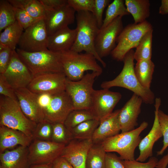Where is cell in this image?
I'll use <instances>...</instances> for the list:
<instances>
[{
    "label": "cell",
    "mask_w": 168,
    "mask_h": 168,
    "mask_svg": "<svg viewBox=\"0 0 168 168\" xmlns=\"http://www.w3.org/2000/svg\"><path fill=\"white\" fill-rule=\"evenodd\" d=\"M76 36L71 50L81 53L83 51L93 55L104 68L106 63L98 55L95 47V40L99 28L95 18L90 12H77Z\"/></svg>",
    "instance_id": "cell-1"
},
{
    "label": "cell",
    "mask_w": 168,
    "mask_h": 168,
    "mask_svg": "<svg viewBox=\"0 0 168 168\" xmlns=\"http://www.w3.org/2000/svg\"><path fill=\"white\" fill-rule=\"evenodd\" d=\"M134 51L132 49L125 55L123 61L124 65L121 71L114 79L102 82L100 87L102 89H109L117 86L123 87L133 92L140 97L143 102L146 104H152L155 95L150 89L143 87L138 81L134 71L133 57Z\"/></svg>",
    "instance_id": "cell-2"
},
{
    "label": "cell",
    "mask_w": 168,
    "mask_h": 168,
    "mask_svg": "<svg viewBox=\"0 0 168 168\" xmlns=\"http://www.w3.org/2000/svg\"><path fill=\"white\" fill-rule=\"evenodd\" d=\"M58 53L64 73L69 80H80L87 71L98 72L101 74L102 73V68L91 54L78 53L71 50Z\"/></svg>",
    "instance_id": "cell-3"
},
{
    "label": "cell",
    "mask_w": 168,
    "mask_h": 168,
    "mask_svg": "<svg viewBox=\"0 0 168 168\" xmlns=\"http://www.w3.org/2000/svg\"><path fill=\"white\" fill-rule=\"evenodd\" d=\"M16 50L34 77L50 73L64 72L58 52L48 49L29 52L18 48Z\"/></svg>",
    "instance_id": "cell-4"
},
{
    "label": "cell",
    "mask_w": 168,
    "mask_h": 168,
    "mask_svg": "<svg viewBox=\"0 0 168 168\" xmlns=\"http://www.w3.org/2000/svg\"><path fill=\"white\" fill-rule=\"evenodd\" d=\"M37 124L25 115L17 100L0 96V126L19 130L33 138Z\"/></svg>",
    "instance_id": "cell-5"
},
{
    "label": "cell",
    "mask_w": 168,
    "mask_h": 168,
    "mask_svg": "<svg viewBox=\"0 0 168 168\" xmlns=\"http://www.w3.org/2000/svg\"><path fill=\"white\" fill-rule=\"evenodd\" d=\"M148 125L147 122L143 121L137 128L107 138L101 144L106 152H115L123 160L133 161L135 149L141 140L140 135Z\"/></svg>",
    "instance_id": "cell-6"
},
{
    "label": "cell",
    "mask_w": 168,
    "mask_h": 168,
    "mask_svg": "<svg viewBox=\"0 0 168 168\" xmlns=\"http://www.w3.org/2000/svg\"><path fill=\"white\" fill-rule=\"evenodd\" d=\"M153 30L152 24L147 21L138 24H130L126 26L118 36L117 44L111 53L113 58L123 61L126 54L136 48L144 36Z\"/></svg>",
    "instance_id": "cell-7"
},
{
    "label": "cell",
    "mask_w": 168,
    "mask_h": 168,
    "mask_svg": "<svg viewBox=\"0 0 168 168\" xmlns=\"http://www.w3.org/2000/svg\"><path fill=\"white\" fill-rule=\"evenodd\" d=\"M100 75L92 72L84 75L78 81L68 79L65 91L72 100L74 110H90L94 82L96 78Z\"/></svg>",
    "instance_id": "cell-8"
},
{
    "label": "cell",
    "mask_w": 168,
    "mask_h": 168,
    "mask_svg": "<svg viewBox=\"0 0 168 168\" xmlns=\"http://www.w3.org/2000/svg\"><path fill=\"white\" fill-rule=\"evenodd\" d=\"M48 37L42 18L25 30L18 44V48L29 52L47 50Z\"/></svg>",
    "instance_id": "cell-9"
},
{
    "label": "cell",
    "mask_w": 168,
    "mask_h": 168,
    "mask_svg": "<svg viewBox=\"0 0 168 168\" xmlns=\"http://www.w3.org/2000/svg\"><path fill=\"white\" fill-rule=\"evenodd\" d=\"M65 145L51 141L33 139L28 147L30 165L53 163L61 156Z\"/></svg>",
    "instance_id": "cell-10"
},
{
    "label": "cell",
    "mask_w": 168,
    "mask_h": 168,
    "mask_svg": "<svg viewBox=\"0 0 168 168\" xmlns=\"http://www.w3.org/2000/svg\"><path fill=\"white\" fill-rule=\"evenodd\" d=\"M123 29L122 17L118 16L107 26L100 29L95 39V47L101 58L110 54Z\"/></svg>",
    "instance_id": "cell-11"
},
{
    "label": "cell",
    "mask_w": 168,
    "mask_h": 168,
    "mask_svg": "<svg viewBox=\"0 0 168 168\" xmlns=\"http://www.w3.org/2000/svg\"><path fill=\"white\" fill-rule=\"evenodd\" d=\"M67 80L64 72L41 75L34 77L27 88L37 94L53 95L65 91Z\"/></svg>",
    "instance_id": "cell-12"
},
{
    "label": "cell",
    "mask_w": 168,
    "mask_h": 168,
    "mask_svg": "<svg viewBox=\"0 0 168 168\" xmlns=\"http://www.w3.org/2000/svg\"><path fill=\"white\" fill-rule=\"evenodd\" d=\"M121 97V93L109 89L94 90L91 96L90 110L96 119L100 121L113 112Z\"/></svg>",
    "instance_id": "cell-13"
},
{
    "label": "cell",
    "mask_w": 168,
    "mask_h": 168,
    "mask_svg": "<svg viewBox=\"0 0 168 168\" xmlns=\"http://www.w3.org/2000/svg\"><path fill=\"white\" fill-rule=\"evenodd\" d=\"M73 110L72 100L65 91L52 95L50 103L43 109L44 120L51 124L64 123Z\"/></svg>",
    "instance_id": "cell-14"
},
{
    "label": "cell",
    "mask_w": 168,
    "mask_h": 168,
    "mask_svg": "<svg viewBox=\"0 0 168 168\" xmlns=\"http://www.w3.org/2000/svg\"><path fill=\"white\" fill-rule=\"evenodd\" d=\"M2 74L15 90L27 87L34 78L28 68L20 58L16 50L13 51L8 67Z\"/></svg>",
    "instance_id": "cell-15"
},
{
    "label": "cell",
    "mask_w": 168,
    "mask_h": 168,
    "mask_svg": "<svg viewBox=\"0 0 168 168\" xmlns=\"http://www.w3.org/2000/svg\"><path fill=\"white\" fill-rule=\"evenodd\" d=\"M75 12L67 3L54 9L45 10L44 19L48 35L73 24Z\"/></svg>",
    "instance_id": "cell-16"
},
{
    "label": "cell",
    "mask_w": 168,
    "mask_h": 168,
    "mask_svg": "<svg viewBox=\"0 0 168 168\" xmlns=\"http://www.w3.org/2000/svg\"><path fill=\"white\" fill-rule=\"evenodd\" d=\"M93 144L91 139H72L65 145L61 156L73 168H85L87 155Z\"/></svg>",
    "instance_id": "cell-17"
},
{
    "label": "cell",
    "mask_w": 168,
    "mask_h": 168,
    "mask_svg": "<svg viewBox=\"0 0 168 168\" xmlns=\"http://www.w3.org/2000/svg\"><path fill=\"white\" fill-rule=\"evenodd\" d=\"M15 93L22 111L28 119L37 124L44 120L43 110L38 102L39 94L27 87L16 90Z\"/></svg>",
    "instance_id": "cell-18"
},
{
    "label": "cell",
    "mask_w": 168,
    "mask_h": 168,
    "mask_svg": "<svg viewBox=\"0 0 168 168\" xmlns=\"http://www.w3.org/2000/svg\"><path fill=\"white\" fill-rule=\"evenodd\" d=\"M143 102L141 97L133 93L129 100L120 109L119 123L121 133L134 129L138 125V118Z\"/></svg>",
    "instance_id": "cell-19"
},
{
    "label": "cell",
    "mask_w": 168,
    "mask_h": 168,
    "mask_svg": "<svg viewBox=\"0 0 168 168\" xmlns=\"http://www.w3.org/2000/svg\"><path fill=\"white\" fill-rule=\"evenodd\" d=\"M155 118L153 125L148 134L141 140L138 145L139 155L136 161L143 162L148 158L152 156V149L156 142L162 137L157 115L158 110L161 104L160 98L155 99Z\"/></svg>",
    "instance_id": "cell-20"
},
{
    "label": "cell",
    "mask_w": 168,
    "mask_h": 168,
    "mask_svg": "<svg viewBox=\"0 0 168 168\" xmlns=\"http://www.w3.org/2000/svg\"><path fill=\"white\" fill-rule=\"evenodd\" d=\"M120 110H115L100 121L92 138L93 143H101L107 138L119 133L121 131L119 121Z\"/></svg>",
    "instance_id": "cell-21"
},
{
    "label": "cell",
    "mask_w": 168,
    "mask_h": 168,
    "mask_svg": "<svg viewBox=\"0 0 168 168\" xmlns=\"http://www.w3.org/2000/svg\"><path fill=\"white\" fill-rule=\"evenodd\" d=\"M28 147L20 146L0 153V168H29Z\"/></svg>",
    "instance_id": "cell-22"
},
{
    "label": "cell",
    "mask_w": 168,
    "mask_h": 168,
    "mask_svg": "<svg viewBox=\"0 0 168 168\" xmlns=\"http://www.w3.org/2000/svg\"><path fill=\"white\" fill-rule=\"evenodd\" d=\"M33 140L19 130L0 126V153L18 145L28 147Z\"/></svg>",
    "instance_id": "cell-23"
},
{
    "label": "cell",
    "mask_w": 168,
    "mask_h": 168,
    "mask_svg": "<svg viewBox=\"0 0 168 168\" xmlns=\"http://www.w3.org/2000/svg\"><path fill=\"white\" fill-rule=\"evenodd\" d=\"M76 29L68 26L59 30L49 35L48 49L58 52L70 50L75 40Z\"/></svg>",
    "instance_id": "cell-24"
},
{
    "label": "cell",
    "mask_w": 168,
    "mask_h": 168,
    "mask_svg": "<svg viewBox=\"0 0 168 168\" xmlns=\"http://www.w3.org/2000/svg\"><path fill=\"white\" fill-rule=\"evenodd\" d=\"M128 12L133 17L135 24L146 20L150 14V3L149 0H125Z\"/></svg>",
    "instance_id": "cell-25"
},
{
    "label": "cell",
    "mask_w": 168,
    "mask_h": 168,
    "mask_svg": "<svg viewBox=\"0 0 168 168\" xmlns=\"http://www.w3.org/2000/svg\"><path fill=\"white\" fill-rule=\"evenodd\" d=\"M23 30L16 21L0 33V44L13 50H16Z\"/></svg>",
    "instance_id": "cell-26"
},
{
    "label": "cell",
    "mask_w": 168,
    "mask_h": 168,
    "mask_svg": "<svg viewBox=\"0 0 168 168\" xmlns=\"http://www.w3.org/2000/svg\"><path fill=\"white\" fill-rule=\"evenodd\" d=\"M155 65L150 60L137 61L134 67L135 75L141 84L144 88L150 89Z\"/></svg>",
    "instance_id": "cell-27"
},
{
    "label": "cell",
    "mask_w": 168,
    "mask_h": 168,
    "mask_svg": "<svg viewBox=\"0 0 168 168\" xmlns=\"http://www.w3.org/2000/svg\"><path fill=\"white\" fill-rule=\"evenodd\" d=\"M9 2L14 7L25 11L33 18L41 19L44 18L45 10L39 0H9Z\"/></svg>",
    "instance_id": "cell-28"
},
{
    "label": "cell",
    "mask_w": 168,
    "mask_h": 168,
    "mask_svg": "<svg viewBox=\"0 0 168 168\" xmlns=\"http://www.w3.org/2000/svg\"><path fill=\"white\" fill-rule=\"evenodd\" d=\"M106 153L101 143H94L88 152L85 168H105Z\"/></svg>",
    "instance_id": "cell-29"
},
{
    "label": "cell",
    "mask_w": 168,
    "mask_h": 168,
    "mask_svg": "<svg viewBox=\"0 0 168 168\" xmlns=\"http://www.w3.org/2000/svg\"><path fill=\"white\" fill-rule=\"evenodd\" d=\"M100 121L93 119L84 121L69 129L73 139L84 140L91 139Z\"/></svg>",
    "instance_id": "cell-30"
},
{
    "label": "cell",
    "mask_w": 168,
    "mask_h": 168,
    "mask_svg": "<svg viewBox=\"0 0 168 168\" xmlns=\"http://www.w3.org/2000/svg\"><path fill=\"white\" fill-rule=\"evenodd\" d=\"M129 14V13L125 6L124 1L114 0L108 6L105 12V17L103 20V24L101 28L107 26L118 17H122Z\"/></svg>",
    "instance_id": "cell-31"
},
{
    "label": "cell",
    "mask_w": 168,
    "mask_h": 168,
    "mask_svg": "<svg viewBox=\"0 0 168 168\" xmlns=\"http://www.w3.org/2000/svg\"><path fill=\"white\" fill-rule=\"evenodd\" d=\"M153 29L147 32L143 37L134 52V59L140 60H151Z\"/></svg>",
    "instance_id": "cell-32"
},
{
    "label": "cell",
    "mask_w": 168,
    "mask_h": 168,
    "mask_svg": "<svg viewBox=\"0 0 168 168\" xmlns=\"http://www.w3.org/2000/svg\"><path fill=\"white\" fill-rule=\"evenodd\" d=\"M96 119L90 110H73L68 115L64 123L68 129L72 128L86 121Z\"/></svg>",
    "instance_id": "cell-33"
},
{
    "label": "cell",
    "mask_w": 168,
    "mask_h": 168,
    "mask_svg": "<svg viewBox=\"0 0 168 168\" xmlns=\"http://www.w3.org/2000/svg\"><path fill=\"white\" fill-rule=\"evenodd\" d=\"M16 21L13 7L8 0L0 1V32Z\"/></svg>",
    "instance_id": "cell-34"
},
{
    "label": "cell",
    "mask_w": 168,
    "mask_h": 168,
    "mask_svg": "<svg viewBox=\"0 0 168 168\" xmlns=\"http://www.w3.org/2000/svg\"><path fill=\"white\" fill-rule=\"evenodd\" d=\"M52 124L53 133L52 141L66 145L73 139L70 130L64 123Z\"/></svg>",
    "instance_id": "cell-35"
},
{
    "label": "cell",
    "mask_w": 168,
    "mask_h": 168,
    "mask_svg": "<svg viewBox=\"0 0 168 168\" xmlns=\"http://www.w3.org/2000/svg\"><path fill=\"white\" fill-rule=\"evenodd\" d=\"M52 124L44 120L37 124L33 134V140L52 141Z\"/></svg>",
    "instance_id": "cell-36"
},
{
    "label": "cell",
    "mask_w": 168,
    "mask_h": 168,
    "mask_svg": "<svg viewBox=\"0 0 168 168\" xmlns=\"http://www.w3.org/2000/svg\"><path fill=\"white\" fill-rule=\"evenodd\" d=\"M157 115L163 138V146L160 151L156 152L157 155L159 156L162 155L168 147V115L159 109Z\"/></svg>",
    "instance_id": "cell-37"
},
{
    "label": "cell",
    "mask_w": 168,
    "mask_h": 168,
    "mask_svg": "<svg viewBox=\"0 0 168 168\" xmlns=\"http://www.w3.org/2000/svg\"><path fill=\"white\" fill-rule=\"evenodd\" d=\"M13 8L16 21L24 30L41 19L33 17L21 9L14 7Z\"/></svg>",
    "instance_id": "cell-38"
},
{
    "label": "cell",
    "mask_w": 168,
    "mask_h": 168,
    "mask_svg": "<svg viewBox=\"0 0 168 168\" xmlns=\"http://www.w3.org/2000/svg\"><path fill=\"white\" fill-rule=\"evenodd\" d=\"M67 3L77 12L88 11L92 13L95 0H67Z\"/></svg>",
    "instance_id": "cell-39"
},
{
    "label": "cell",
    "mask_w": 168,
    "mask_h": 168,
    "mask_svg": "<svg viewBox=\"0 0 168 168\" xmlns=\"http://www.w3.org/2000/svg\"><path fill=\"white\" fill-rule=\"evenodd\" d=\"M111 1L110 0H95L94 6L92 13L97 21L98 26L100 29L102 25V16L105 8L108 6Z\"/></svg>",
    "instance_id": "cell-40"
},
{
    "label": "cell",
    "mask_w": 168,
    "mask_h": 168,
    "mask_svg": "<svg viewBox=\"0 0 168 168\" xmlns=\"http://www.w3.org/2000/svg\"><path fill=\"white\" fill-rule=\"evenodd\" d=\"M158 159L155 157H150L147 162L143 163L133 161L123 160V163L125 168H155L156 167Z\"/></svg>",
    "instance_id": "cell-41"
},
{
    "label": "cell",
    "mask_w": 168,
    "mask_h": 168,
    "mask_svg": "<svg viewBox=\"0 0 168 168\" xmlns=\"http://www.w3.org/2000/svg\"><path fill=\"white\" fill-rule=\"evenodd\" d=\"M13 50L0 44V74H3L8 67Z\"/></svg>",
    "instance_id": "cell-42"
},
{
    "label": "cell",
    "mask_w": 168,
    "mask_h": 168,
    "mask_svg": "<svg viewBox=\"0 0 168 168\" xmlns=\"http://www.w3.org/2000/svg\"><path fill=\"white\" fill-rule=\"evenodd\" d=\"M0 95L17 100L15 90L2 74H0Z\"/></svg>",
    "instance_id": "cell-43"
},
{
    "label": "cell",
    "mask_w": 168,
    "mask_h": 168,
    "mask_svg": "<svg viewBox=\"0 0 168 168\" xmlns=\"http://www.w3.org/2000/svg\"><path fill=\"white\" fill-rule=\"evenodd\" d=\"M123 160L114 153L107 152L105 168H125L123 163Z\"/></svg>",
    "instance_id": "cell-44"
},
{
    "label": "cell",
    "mask_w": 168,
    "mask_h": 168,
    "mask_svg": "<svg viewBox=\"0 0 168 168\" xmlns=\"http://www.w3.org/2000/svg\"><path fill=\"white\" fill-rule=\"evenodd\" d=\"M45 10L54 9L67 3V0H40Z\"/></svg>",
    "instance_id": "cell-45"
},
{
    "label": "cell",
    "mask_w": 168,
    "mask_h": 168,
    "mask_svg": "<svg viewBox=\"0 0 168 168\" xmlns=\"http://www.w3.org/2000/svg\"><path fill=\"white\" fill-rule=\"evenodd\" d=\"M52 168H73L64 158L60 156L52 163Z\"/></svg>",
    "instance_id": "cell-46"
},
{
    "label": "cell",
    "mask_w": 168,
    "mask_h": 168,
    "mask_svg": "<svg viewBox=\"0 0 168 168\" xmlns=\"http://www.w3.org/2000/svg\"><path fill=\"white\" fill-rule=\"evenodd\" d=\"M52 95L48 94H39L38 103L42 110L47 107L50 102Z\"/></svg>",
    "instance_id": "cell-47"
},
{
    "label": "cell",
    "mask_w": 168,
    "mask_h": 168,
    "mask_svg": "<svg viewBox=\"0 0 168 168\" xmlns=\"http://www.w3.org/2000/svg\"><path fill=\"white\" fill-rule=\"evenodd\" d=\"M168 164V149L167 154L158 161L156 168H166Z\"/></svg>",
    "instance_id": "cell-48"
},
{
    "label": "cell",
    "mask_w": 168,
    "mask_h": 168,
    "mask_svg": "<svg viewBox=\"0 0 168 168\" xmlns=\"http://www.w3.org/2000/svg\"><path fill=\"white\" fill-rule=\"evenodd\" d=\"M159 13L164 15L168 14V0H162L159 7Z\"/></svg>",
    "instance_id": "cell-49"
},
{
    "label": "cell",
    "mask_w": 168,
    "mask_h": 168,
    "mask_svg": "<svg viewBox=\"0 0 168 168\" xmlns=\"http://www.w3.org/2000/svg\"><path fill=\"white\" fill-rule=\"evenodd\" d=\"M29 168H52V163L31 165Z\"/></svg>",
    "instance_id": "cell-50"
}]
</instances>
